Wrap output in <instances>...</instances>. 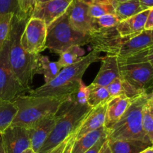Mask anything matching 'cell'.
<instances>
[{
	"label": "cell",
	"instance_id": "1",
	"mask_svg": "<svg viewBox=\"0 0 153 153\" xmlns=\"http://www.w3.org/2000/svg\"><path fill=\"white\" fill-rule=\"evenodd\" d=\"M100 52L94 50L84 56L79 62L63 68L57 76L47 83L29 92L33 96H72L76 94L87 68L101 60Z\"/></svg>",
	"mask_w": 153,
	"mask_h": 153
},
{
	"label": "cell",
	"instance_id": "2",
	"mask_svg": "<svg viewBox=\"0 0 153 153\" xmlns=\"http://www.w3.org/2000/svg\"><path fill=\"white\" fill-rule=\"evenodd\" d=\"M28 18L13 15L9 33V60L12 70L19 83L29 90L34 75L37 74V58L39 54L33 55L25 52L20 44V38Z\"/></svg>",
	"mask_w": 153,
	"mask_h": 153
},
{
	"label": "cell",
	"instance_id": "3",
	"mask_svg": "<svg viewBox=\"0 0 153 153\" xmlns=\"http://www.w3.org/2000/svg\"><path fill=\"white\" fill-rule=\"evenodd\" d=\"M91 110L92 108L88 104L77 103L73 99V95L61 104L57 112L56 124L37 153H48L70 137L76 131Z\"/></svg>",
	"mask_w": 153,
	"mask_h": 153
},
{
	"label": "cell",
	"instance_id": "4",
	"mask_svg": "<svg viewBox=\"0 0 153 153\" xmlns=\"http://www.w3.org/2000/svg\"><path fill=\"white\" fill-rule=\"evenodd\" d=\"M70 97L18 95L13 100L17 112L11 125L28 128L42 118L55 115L61 104Z\"/></svg>",
	"mask_w": 153,
	"mask_h": 153
},
{
	"label": "cell",
	"instance_id": "5",
	"mask_svg": "<svg viewBox=\"0 0 153 153\" xmlns=\"http://www.w3.org/2000/svg\"><path fill=\"white\" fill-rule=\"evenodd\" d=\"M147 100L148 94L146 92L133 98L120 119L107 130L108 140H136L152 143L142 127L143 110Z\"/></svg>",
	"mask_w": 153,
	"mask_h": 153
},
{
	"label": "cell",
	"instance_id": "6",
	"mask_svg": "<svg viewBox=\"0 0 153 153\" xmlns=\"http://www.w3.org/2000/svg\"><path fill=\"white\" fill-rule=\"evenodd\" d=\"M91 34L74 29L67 13L47 26L46 48L60 54L70 46H84L90 43Z\"/></svg>",
	"mask_w": 153,
	"mask_h": 153
},
{
	"label": "cell",
	"instance_id": "7",
	"mask_svg": "<svg viewBox=\"0 0 153 153\" xmlns=\"http://www.w3.org/2000/svg\"><path fill=\"white\" fill-rule=\"evenodd\" d=\"M121 79L141 93L153 86V67L143 56V52L126 57L117 56Z\"/></svg>",
	"mask_w": 153,
	"mask_h": 153
},
{
	"label": "cell",
	"instance_id": "8",
	"mask_svg": "<svg viewBox=\"0 0 153 153\" xmlns=\"http://www.w3.org/2000/svg\"><path fill=\"white\" fill-rule=\"evenodd\" d=\"M27 91L16 79L9 60V40L0 50V99L13 101L15 98Z\"/></svg>",
	"mask_w": 153,
	"mask_h": 153
},
{
	"label": "cell",
	"instance_id": "9",
	"mask_svg": "<svg viewBox=\"0 0 153 153\" xmlns=\"http://www.w3.org/2000/svg\"><path fill=\"white\" fill-rule=\"evenodd\" d=\"M47 26L44 21L30 17L20 38L22 48L29 54L37 55L46 49Z\"/></svg>",
	"mask_w": 153,
	"mask_h": 153
},
{
	"label": "cell",
	"instance_id": "10",
	"mask_svg": "<svg viewBox=\"0 0 153 153\" xmlns=\"http://www.w3.org/2000/svg\"><path fill=\"white\" fill-rule=\"evenodd\" d=\"M153 46V29H144L134 36L122 38L117 46L107 55L126 57L142 52Z\"/></svg>",
	"mask_w": 153,
	"mask_h": 153
},
{
	"label": "cell",
	"instance_id": "11",
	"mask_svg": "<svg viewBox=\"0 0 153 153\" xmlns=\"http://www.w3.org/2000/svg\"><path fill=\"white\" fill-rule=\"evenodd\" d=\"M4 153H22L31 148L29 134L26 128L10 125L1 134Z\"/></svg>",
	"mask_w": 153,
	"mask_h": 153
},
{
	"label": "cell",
	"instance_id": "12",
	"mask_svg": "<svg viewBox=\"0 0 153 153\" xmlns=\"http://www.w3.org/2000/svg\"><path fill=\"white\" fill-rule=\"evenodd\" d=\"M73 0H48L37 3L31 17L37 18L44 21L49 26L55 20L66 13Z\"/></svg>",
	"mask_w": 153,
	"mask_h": 153
},
{
	"label": "cell",
	"instance_id": "13",
	"mask_svg": "<svg viewBox=\"0 0 153 153\" xmlns=\"http://www.w3.org/2000/svg\"><path fill=\"white\" fill-rule=\"evenodd\" d=\"M89 4L81 0H73L67 8L69 22L74 29L82 32L92 33V18L88 14Z\"/></svg>",
	"mask_w": 153,
	"mask_h": 153
},
{
	"label": "cell",
	"instance_id": "14",
	"mask_svg": "<svg viewBox=\"0 0 153 153\" xmlns=\"http://www.w3.org/2000/svg\"><path fill=\"white\" fill-rule=\"evenodd\" d=\"M57 119L58 117L56 114L42 118L30 128H27L29 134L31 148L36 153L38 152L39 149L41 148L43 144L53 130Z\"/></svg>",
	"mask_w": 153,
	"mask_h": 153
},
{
	"label": "cell",
	"instance_id": "15",
	"mask_svg": "<svg viewBox=\"0 0 153 153\" xmlns=\"http://www.w3.org/2000/svg\"><path fill=\"white\" fill-rule=\"evenodd\" d=\"M106 105L107 103L92 108L76 130V139H79L86 134L104 126Z\"/></svg>",
	"mask_w": 153,
	"mask_h": 153
},
{
	"label": "cell",
	"instance_id": "16",
	"mask_svg": "<svg viewBox=\"0 0 153 153\" xmlns=\"http://www.w3.org/2000/svg\"><path fill=\"white\" fill-rule=\"evenodd\" d=\"M131 100L132 99L128 98L125 95H121L112 98L108 101L104 124L106 130L110 129L120 119L124 112L128 109Z\"/></svg>",
	"mask_w": 153,
	"mask_h": 153
},
{
	"label": "cell",
	"instance_id": "17",
	"mask_svg": "<svg viewBox=\"0 0 153 153\" xmlns=\"http://www.w3.org/2000/svg\"><path fill=\"white\" fill-rule=\"evenodd\" d=\"M101 61L102 65L92 83L107 86L115 78L120 77L117 56L106 55L105 56L102 57Z\"/></svg>",
	"mask_w": 153,
	"mask_h": 153
},
{
	"label": "cell",
	"instance_id": "18",
	"mask_svg": "<svg viewBox=\"0 0 153 153\" xmlns=\"http://www.w3.org/2000/svg\"><path fill=\"white\" fill-rule=\"evenodd\" d=\"M149 9L143 10L137 14L120 21L116 26V29L120 36L122 38L134 36L145 29L146 18Z\"/></svg>",
	"mask_w": 153,
	"mask_h": 153
},
{
	"label": "cell",
	"instance_id": "19",
	"mask_svg": "<svg viewBox=\"0 0 153 153\" xmlns=\"http://www.w3.org/2000/svg\"><path fill=\"white\" fill-rule=\"evenodd\" d=\"M107 135L105 126L86 134L82 137L76 139L72 148L71 153H85L94 146L102 136Z\"/></svg>",
	"mask_w": 153,
	"mask_h": 153
},
{
	"label": "cell",
	"instance_id": "20",
	"mask_svg": "<svg viewBox=\"0 0 153 153\" xmlns=\"http://www.w3.org/2000/svg\"><path fill=\"white\" fill-rule=\"evenodd\" d=\"M111 153H140L152 143L136 140H108Z\"/></svg>",
	"mask_w": 153,
	"mask_h": 153
},
{
	"label": "cell",
	"instance_id": "21",
	"mask_svg": "<svg viewBox=\"0 0 153 153\" xmlns=\"http://www.w3.org/2000/svg\"><path fill=\"white\" fill-rule=\"evenodd\" d=\"M61 69L62 68L58 64V62H52L49 60L48 56L39 54L36 73L44 76L45 83L50 82L54 78L56 77Z\"/></svg>",
	"mask_w": 153,
	"mask_h": 153
},
{
	"label": "cell",
	"instance_id": "22",
	"mask_svg": "<svg viewBox=\"0 0 153 153\" xmlns=\"http://www.w3.org/2000/svg\"><path fill=\"white\" fill-rule=\"evenodd\" d=\"M88 104L91 108L105 104L108 103L110 99L112 98L106 86L91 83V85L88 86Z\"/></svg>",
	"mask_w": 153,
	"mask_h": 153
},
{
	"label": "cell",
	"instance_id": "23",
	"mask_svg": "<svg viewBox=\"0 0 153 153\" xmlns=\"http://www.w3.org/2000/svg\"><path fill=\"white\" fill-rule=\"evenodd\" d=\"M17 109L13 101L0 99V134L11 125Z\"/></svg>",
	"mask_w": 153,
	"mask_h": 153
},
{
	"label": "cell",
	"instance_id": "24",
	"mask_svg": "<svg viewBox=\"0 0 153 153\" xmlns=\"http://www.w3.org/2000/svg\"><path fill=\"white\" fill-rule=\"evenodd\" d=\"M143 11L139 0H130L118 3L115 7V15L119 21L129 18Z\"/></svg>",
	"mask_w": 153,
	"mask_h": 153
},
{
	"label": "cell",
	"instance_id": "25",
	"mask_svg": "<svg viewBox=\"0 0 153 153\" xmlns=\"http://www.w3.org/2000/svg\"><path fill=\"white\" fill-rule=\"evenodd\" d=\"M84 55L85 50L81 46H73L60 53L59 59L57 62L63 68L79 62Z\"/></svg>",
	"mask_w": 153,
	"mask_h": 153
},
{
	"label": "cell",
	"instance_id": "26",
	"mask_svg": "<svg viewBox=\"0 0 153 153\" xmlns=\"http://www.w3.org/2000/svg\"><path fill=\"white\" fill-rule=\"evenodd\" d=\"M119 22V20L115 14H107L98 18H92V33L106 28H113Z\"/></svg>",
	"mask_w": 153,
	"mask_h": 153
},
{
	"label": "cell",
	"instance_id": "27",
	"mask_svg": "<svg viewBox=\"0 0 153 153\" xmlns=\"http://www.w3.org/2000/svg\"><path fill=\"white\" fill-rule=\"evenodd\" d=\"M88 14L91 18H98L107 14H115V7L111 4L94 3L89 4Z\"/></svg>",
	"mask_w": 153,
	"mask_h": 153
},
{
	"label": "cell",
	"instance_id": "28",
	"mask_svg": "<svg viewBox=\"0 0 153 153\" xmlns=\"http://www.w3.org/2000/svg\"><path fill=\"white\" fill-rule=\"evenodd\" d=\"M13 15L12 13L0 14V50L9 36Z\"/></svg>",
	"mask_w": 153,
	"mask_h": 153
},
{
	"label": "cell",
	"instance_id": "29",
	"mask_svg": "<svg viewBox=\"0 0 153 153\" xmlns=\"http://www.w3.org/2000/svg\"><path fill=\"white\" fill-rule=\"evenodd\" d=\"M142 127L146 136L153 144V118L146 104L143 110Z\"/></svg>",
	"mask_w": 153,
	"mask_h": 153
},
{
	"label": "cell",
	"instance_id": "30",
	"mask_svg": "<svg viewBox=\"0 0 153 153\" xmlns=\"http://www.w3.org/2000/svg\"><path fill=\"white\" fill-rule=\"evenodd\" d=\"M19 14L16 16L22 18L31 17L36 4V0H17Z\"/></svg>",
	"mask_w": 153,
	"mask_h": 153
},
{
	"label": "cell",
	"instance_id": "31",
	"mask_svg": "<svg viewBox=\"0 0 153 153\" xmlns=\"http://www.w3.org/2000/svg\"><path fill=\"white\" fill-rule=\"evenodd\" d=\"M106 88L111 98L124 95L123 84L121 77L115 78L106 86Z\"/></svg>",
	"mask_w": 153,
	"mask_h": 153
},
{
	"label": "cell",
	"instance_id": "32",
	"mask_svg": "<svg viewBox=\"0 0 153 153\" xmlns=\"http://www.w3.org/2000/svg\"><path fill=\"white\" fill-rule=\"evenodd\" d=\"M7 13L18 15L19 8L17 0H0V14Z\"/></svg>",
	"mask_w": 153,
	"mask_h": 153
},
{
	"label": "cell",
	"instance_id": "33",
	"mask_svg": "<svg viewBox=\"0 0 153 153\" xmlns=\"http://www.w3.org/2000/svg\"><path fill=\"white\" fill-rule=\"evenodd\" d=\"M88 88L82 81L79 89L76 92V94H73V98L77 103L81 104H88Z\"/></svg>",
	"mask_w": 153,
	"mask_h": 153
},
{
	"label": "cell",
	"instance_id": "34",
	"mask_svg": "<svg viewBox=\"0 0 153 153\" xmlns=\"http://www.w3.org/2000/svg\"><path fill=\"white\" fill-rule=\"evenodd\" d=\"M107 139V135H105V136H102V137L97 141V143H96L94 146L91 147L89 150H88V151L85 153H98L99 152H100L101 147L102 146L103 143L105 142V140Z\"/></svg>",
	"mask_w": 153,
	"mask_h": 153
},
{
	"label": "cell",
	"instance_id": "35",
	"mask_svg": "<svg viewBox=\"0 0 153 153\" xmlns=\"http://www.w3.org/2000/svg\"><path fill=\"white\" fill-rule=\"evenodd\" d=\"M144 58L153 67V46L143 51Z\"/></svg>",
	"mask_w": 153,
	"mask_h": 153
},
{
	"label": "cell",
	"instance_id": "36",
	"mask_svg": "<svg viewBox=\"0 0 153 153\" xmlns=\"http://www.w3.org/2000/svg\"><path fill=\"white\" fill-rule=\"evenodd\" d=\"M76 131L70 136V138H69L68 140V142H67V146H66L65 148H64V151L63 153H71L72 148H73V143H74V141L75 140H76Z\"/></svg>",
	"mask_w": 153,
	"mask_h": 153
},
{
	"label": "cell",
	"instance_id": "37",
	"mask_svg": "<svg viewBox=\"0 0 153 153\" xmlns=\"http://www.w3.org/2000/svg\"><path fill=\"white\" fill-rule=\"evenodd\" d=\"M145 29H153V8L149 9L145 24Z\"/></svg>",
	"mask_w": 153,
	"mask_h": 153
},
{
	"label": "cell",
	"instance_id": "38",
	"mask_svg": "<svg viewBox=\"0 0 153 153\" xmlns=\"http://www.w3.org/2000/svg\"><path fill=\"white\" fill-rule=\"evenodd\" d=\"M69 138H70V137L67 138L66 140H64V142H62L61 143H60L59 145L57 146L56 147H55L53 149H52L50 152H49L48 153H63V152H64V148H65L66 146H67Z\"/></svg>",
	"mask_w": 153,
	"mask_h": 153
},
{
	"label": "cell",
	"instance_id": "39",
	"mask_svg": "<svg viewBox=\"0 0 153 153\" xmlns=\"http://www.w3.org/2000/svg\"><path fill=\"white\" fill-rule=\"evenodd\" d=\"M139 2L143 10L153 8V0H139Z\"/></svg>",
	"mask_w": 153,
	"mask_h": 153
},
{
	"label": "cell",
	"instance_id": "40",
	"mask_svg": "<svg viewBox=\"0 0 153 153\" xmlns=\"http://www.w3.org/2000/svg\"><path fill=\"white\" fill-rule=\"evenodd\" d=\"M98 153H111V150L108 139L106 140L105 142L103 143L102 146L101 147V148H100V152H99Z\"/></svg>",
	"mask_w": 153,
	"mask_h": 153
},
{
	"label": "cell",
	"instance_id": "41",
	"mask_svg": "<svg viewBox=\"0 0 153 153\" xmlns=\"http://www.w3.org/2000/svg\"><path fill=\"white\" fill-rule=\"evenodd\" d=\"M146 104H147L148 108H149V112H150L151 115H152V116L153 118V102L149 101V100H148Z\"/></svg>",
	"mask_w": 153,
	"mask_h": 153
},
{
	"label": "cell",
	"instance_id": "42",
	"mask_svg": "<svg viewBox=\"0 0 153 153\" xmlns=\"http://www.w3.org/2000/svg\"><path fill=\"white\" fill-rule=\"evenodd\" d=\"M140 153H153V145L146 148L145 149H143V151L140 152Z\"/></svg>",
	"mask_w": 153,
	"mask_h": 153
},
{
	"label": "cell",
	"instance_id": "43",
	"mask_svg": "<svg viewBox=\"0 0 153 153\" xmlns=\"http://www.w3.org/2000/svg\"><path fill=\"white\" fill-rule=\"evenodd\" d=\"M148 100L149 101L153 102V91L151 93H149V94H148Z\"/></svg>",
	"mask_w": 153,
	"mask_h": 153
},
{
	"label": "cell",
	"instance_id": "44",
	"mask_svg": "<svg viewBox=\"0 0 153 153\" xmlns=\"http://www.w3.org/2000/svg\"><path fill=\"white\" fill-rule=\"evenodd\" d=\"M22 153H36V152L32 149V148H28V149L25 150V151H24Z\"/></svg>",
	"mask_w": 153,
	"mask_h": 153
},
{
	"label": "cell",
	"instance_id": "45",
	"mask_svg": "<svg viewBox=\"0 0 153 153\" xmlns=\"http://www.w3.org/2000/svg\"><path fill=\"white\" fill-rule=\"evenodd\" d=\"M81 1H82L83 2L86 3V4H92L93 2H94V0H81Z\"/></svg>",
	"mask_w": 153,
	"mask_h": 153
},
{
	"label": "cell",
	"instance_id": "46",
	"mask_svg": "<svg viewBox=\"0 0 153 153\" xmlns=\"http://www.w3.org/2000/svg\"><path fill=\"white\" fill-rule=\"evenodd\" d=\"M0 153H4V149H3L2 142H1V140L0 139Z\"/></svg>",
	"mask_w": 153,
	"mask_h": 153
},
{
	"label": "cell",
	"instance_id": "47",
	"mask_svg": "<svg viewBox=\"0 0 153 153\" xmlns=\"http://www.w3.org/2000/svg\"><path fill=\"white\" fill-rule=\"evenodd\" d=\"M115 3H116V5L118 4V3L120 2H127V1H130V0H114Z\"/></svg>",
	"mask_w": 153,
	"mask_h": 153
},
{
	"label": "cell",
	"instance_id": "48",
	"mask_svg": "<svg viewBox=\"0 0 153 153\" xmlns=\"http://www.w3.org/2000/svg\"><path fill=\"white\" fill-rule=\"evenodd\" d=\"M48 0H36V4L37 3H40V2H46Z\"/></svg>",
	"mask_w": 153,
	"mask_h": 153
},
{
	"label": "cell",
	"instance_id": "49",
	"mask_svg": "<svg viewBox=\"0 0 153 153\" xmlns=\"http://www.w3.org/2000/svg\"><path fill=\"white\" fill-rule=\"evenodd\" d=\"M1 134H0V139H1Z\"/></svg>",
	"mask_w": 153,
	"mask_h": 153
},
{
	"label": "cell",
	"instance_id": "50",
	"mask_svg": "<svg viewBox=\"0 0 153 153\" xmlns=\"http://www.w3.org/2000/svg\"><path fill=\"white\" fill-rule=\"evenodd\" d=\"M152 145H153V144H152Z\"/></svg>",
	"mask_w": 153,
	"mask_h": 153
}]
</instances>
